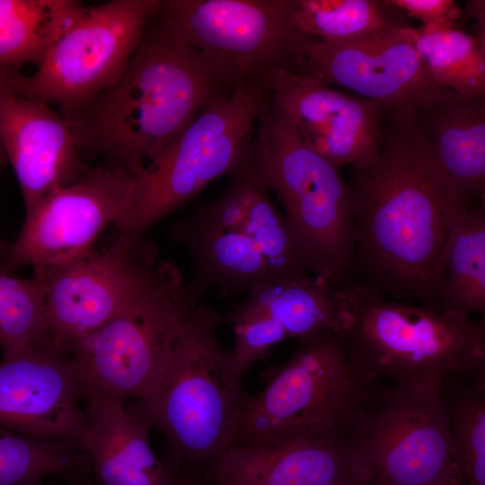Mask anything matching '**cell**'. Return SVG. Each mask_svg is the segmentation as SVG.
Masks as SVG:
<instances>
[{"instance_id":"1","label":"cell","mask_w":485,"mask_h":485,"mask_svg":"<svg viewBox=\"0 0 485 485\" xmlns=\"http://www.w3.org/2000/svg\"><path fill=\"white\" fill-rule=\"evenodd\" d=\"M390 116L377 156L350 168L357 240L349 283L425 305L453 216L463 206L418 111Z\"/></svg>"},{"instance_id":"2","label":"cell","mask_w":485,"mask_h":485,"mask_svg":"<svg viewBox=\"0 0 485 485\" xmlns=\"http://www.w3.org/2000/svg\"><path fill=\"white\" fill-rule=\"evenodd\" d=\"M219 89L199 54L158 12L116 82L64 118L82 155H101L136 176Z\"/></svg>"},{"instance_id":"3","label":"cell","mask_w":485,"mask_h":485,"mask_svg":"<svg viewBox=\"0 0 485 485\" xmlns=\"http://www.w3.org/2000/svg\"><path fill=\"white\" fill-rule=\"evenodd\" d=\"M342 331L367 377L417 392L439 390L446 375L485 384V314L439 311L349 283Z\"/></svg>"},{"instance_id":"4","label":"cell","mask_w":485,"mask_h":485,"mask_svg":"<svg viewBox=\"0 0 485 485\" xmlns=\"http://www.w3.org/2000/svg\"><path fill=\"white\" fill-rule=\"evenodd\" d=\"M261 379L264 387L242 407L232 447L349 436L388 389L355 366L343 333L335 331L300 339L294 354Z\"/></svg>"},{"instance_id":"5","label":"cell","mask_w":485,"mask_h":485,"mask_svg":"<svg viewBox=\"0 0 485 485\" xmlns=\"http://www.w3.org/2000/svg\"><path fill=\"white\" fill-rule=\"evenodd\" d=\"M230 177L220 197L170 228L192 259L186 287L197 304L211 287L223 296L248 295L262 284L313 275L248 158Z\"/></svg>"},{"instance_id":"6","label":"cell","mask_w":485,"mask_h":485,"mask_svg":"<svg viewBox=\"0 0 485 485\" xmlns=\"http://www.w3.org/2000/svg\"><path fill=\"white\" fill-rule=\"evenodd\" d=\"M223 322L224 315L201 304L155 389L135 401L151 428L163 434L175 461L188 471H208L233 446L248 396L244 372L219 342L217 328Z\"/></svg>"},{"instance_id":"7","label":"cell","mask_w":485,"mask_h":485,"mask_svg":"<svg viewBox=\"0 0 485 485\" xmlns=\"http://www.w3.org/2000/svg\"><path fill=\"white\" fill-rule=\"evenodd\" d=\"M256 123L249 163L282 204L288 229L313 274L345 287L357 240L349 184L269 102Z\"/></svg>"},{"instance_id":"8","label":"cell","mask_w":485,"mask_h":485,"mask_svg":"<svg viewBox=\"0 0 485 485\" xmlns=\"http://www.w3.org/2000/svg\"><path fill=\"white\" fill-rule=\"evenodd\" d=\"M199 305L176 265L158 260L121 310L70 348L82 399L125 402L147 397Z\"/></svg>"},{"instance_id":"9","label":"cell","mask_w":485,"mask_h":485,"mask_svg":"<svg viewBox=\"0 0 485 485\" xmlns=\"http://www.w3.org/2000/svg\"><path fill=\"white\" fill-rule=\"evenodd\" d=\"M267 96L257 83L215 95L192 123L134 176L114 221L116 231L145 235L212 181L231 176L248 158L253 126Z\"/></svg>"},{"instance_id":"10","label":"cell","mask_w":485,"mask_h":485,"mask_svg":"<svg viewBox=\"0 0 485 485\" xmlns=\"http://www.w3.org/2000/svg\"><path fill=\"white\" fill-rule=\"evenodd\" d=\"M163 0H112L85 7L31 75L1 66L19 95L75 112L121 75Z\"/></svg>"},{"instance_id":"11","label":"cell","mask_w":485,"mask_h":485,"mask_svg":"<svg viewBox=\"0 0 485 485\" xmlns=\"http://www.w3.org/2000/svg\"><path fill=\"white\" fill-rule=\"evenodd\" d=\"M159 13L218 84L233 88L290 67L307 38L291 26L284 0H163Z\"/></svg>"},{"instance_id":"12","label":"cell","mask_w":485,"mask_h":485,"mask_svg":"<svg viewBox=\"0 0 485 485\" xmlns=\"http://www.w3.org/2000/svg\"><path fill=\"white\" fill-rule=\"evenodd\" d=\"M367 485L461 481L445 403L438 391L390 387L350 433Z\"/></svg>"},{"instance_id":"13","label":"cell","mask_w":485,"mask_h":485,"mask_svg":"<svg viewBox=\"0 0 485 485\" xmlns=\"http://www.w3.org/2000/svg\"><path fill=\"white\" fill-rule=\"evenodd\" d=\"M158 261L145 235L114 231L101 250L41 276L50 344L69 353L118 313Z\"/></svg>"},{"instance_id":"14","label":"cell","mask_w":485,"mask_h":485,"mask_svg":"<svg viewBox=\"0 0 485 485\" xmlns=\"http://www.w3.org/2000/svg\"><path fill=\"white\" fill-rule=\"evenodd\" d=\"M134 175L105 162L75 183L46 196L28 214L0 270L31 265L41 276L82 258L97 236L116 220Z\"/></svg>"},{"instance_id":"15","label":"cell","mask_w":485,"mask_h":485,"mask_svg":"<svg viewBox=\"0 0 485 485\" xmlns=\"http://www.w3.org/2000/svg\"><path fill=\"white\" fill-rule=\"evenodd\" d=\"M407 26L348 45L305 38L290 68L377 101L390 115L419 111L444 88L421 61Z\"/></svg>"},{"instance_id":"16","label":"cell","mask_w":485,"mask_h":485,"mask_svg":"<svg viewBox=\"0 0 485 485\" xmlns=\"http://www.w3.org/2000/svg\"><path fill=\"white\" fill-rule=\"evenodd\" d=\"M68 353L51 345L3 356L0 426L37 438L78 442L85 412Z\"/></svg>"},{"instance_id":"17","label":"cell","mask_w":485,"mask_h":485,"mask_svg":"<svg viewBox=\"0 0 485 485\" xmlns=\"http://www.w3.org/2000/svg\"><path fill=\"white\" fill-rule=\"evenodd\" d=\"M0 139L19 181L26 214L91 168L68 122L47 103L17 94L0 66Z\"/></svg>"},{"instance_id":"18","label":"cell","mask_w":485,"mask_h":485,"mask_svg":"<svg viewBox=\"0 0 485 485\" xmlns=\"http://www.w3.org/2000/svg\"><path fill=\"white\" fill-rule=\"evenodd\" d=\"M209 485H367L350 435L269 447H231Z\"/></svg>"},{"instance_id":"19","label":"cell","mask_w":485,"mask_h":485,"mask_svg":"<svg viewBox=\"0 0 485 485\" xmlns=\"http://www.w3.org/2000/svg\"><path fill=\"white\" fill-rule=\"evenodd\" d=\"M78 444L99 485H181L177 470L156 457L152 428L135 401H86Z\"/></svg>"},{"instance_id":"20","label":"cell","mask_w":485,"mask_h":485,"mask_svg":"<svg viewBox=\"0 0 485 485\" xmlns=\"http://www.w3.org/2000/svg\"><path fill=\"white\" fill-rule=\"evenodd\" d=\"M418 114L457 202H485V94L444 88Z\"/></svg>"},{"instance_id":"21","label":"cell","mask_w":485,"mask_h":485,"mask_svg":"<svg viewBox=\"0 0 485 485\" xmlns=\"http://www.w3.org/2000/svg\"><path fill=\"white\" fill-rule=\"evenodd\" d=\"M425 306L485 314V202L456 209Z\"/></svg>"},{"instance_id":"22","label":"cell","mask_w":485,"mask_h":485,"mask_svg":"<svg viewBox=\"0 0 485 485\" xmlns=\"http://www.w3.org/2000/svg\"><path fill=\"white\" fill-rule=\"evenodd\" d=\"M252 315L272 319L288 338L298 340L324 331L342 332L348 317L342 288L316 276L257 286L224 316L227 322Z\"/></svg>"},{"instance_id":"23","label":"cell","mask_w":485,"mask_h":485,"mask_svg":"<svg viewBox=\"0 0 485 485\" xmlns=\"http://www.w3.org/2000/svg\"><path fill=\"white\" fill-rule=\"evenodd\" d=\"M291 26L330 45L368 40L405 26L388 0H284Z\"/></svg>"},{"instance_id":"24","label":"cell","mask_w":485,"mask_h":485,"mask_svg":"<svg viewBox=\"0 0 485 485\" xmlns=\"http://www.w3.org/2000/svg\"><path fill=\"white\" fill-rule=\"evenodd\" d=\"M84 8L72 0H0V65L40 66Z\"/></svg>"},{"instance_id":"25","label":"cell","mask_w":485,"mask_h":485,"mask_svg":"<svg viewBox=\"0 0 485 485\" xmlns=\"http://www.w3.org/2000/svg\"><path fill=\"white\" fill-rule=\"evenodd\" d=\"M406 31L439 86L467 95L485 94V43L456 28L425 31L407 26Z\"/></svg>"},{"instance_id":"26","label":"cell","mask_w":485,"mask_h":485,"mask_svg":"<svg viewBox=\"0 0 485 485\" xmlns=\"http://www.w3.org/2000/svg\"><path fill=\"white\" fill-rule=\"evenodd\" d=\"M463 485H485V384L454 374L439 386Z\"/></svg>"},{"instance_id":"27","label":"cell","mask_w":485,"mask_h":485,"mask_svg":"<svg viewBox=\"0 0 485 485\" xmlns=\"http://www.w3.org/2000/svg\"><path fill=\"white\" fill-rule=\"evenodd\" d=\"M89 473V459L78 442L37 438L0 426V485H31L48 475Z\"/></svg>"},{"instance_id":"28","label":"cell","mask_w":485,"mask_h":485,"mask_svg":"<svg viewBox=\"0 0 485 485\" xmlns=\"http://www.w3.org/2000/svg\"><path fill=\"white\" fill-rule=\"evenodd\" d=\"M383 112L377 101L351 95L332 120L326 137L312 150L340 170L368 164L382 146Z\"/></svg>"},{"instance_id":"29","label":"cell","mask_w":485,"mask_h":485,"mask_svg":"<svg viewBox=\"0 0 485 485\" xmlns=\"http://www.w3.org/2000/svg\"><path fill=\"white\" fill-rule=\"evenodd\" d=\"M50 345L45 294L36 278L0 270V348L3 356Z\"/></svg>"},{"instance_id":"30","label":"cell","mask_w":485,"mask_h":485,"mask_svg":"<svg viewBox=\"0 0 485 485\" xmlns=\"http://www.w3.org/2000/svg\"><path fill=\"white\" fill-rule=\"evenodd\" d=\"M227 322L233 325L235 335L230 351L244 373L253 362L263 358L272 346L288 338L281 325L266 316H244Z\"/></svg>"},{"instance_id":"31","label":"cell","mask_w":485,"mask_h":485,"mask_svg":"<svg viewBox=\"0 0 485 485\" xmlns=\"http://www.w3.org/2000/svg\"><path fill=\"white\" fill-rule=\"evenodd\" d=\"M407 16L419 20L425 31L454 28L461 18L462 9L454 0H388Z\"/></svg>"},{"instance_id":"32","label":"cell","mask_w":485,"mask_h":485,"mask_svg":"<svg viewBox=\"0 0 485 485\" xmlns=\"http://www.w3.org/2000/svg\"><path fill=\"white\" fill-rule=\"evenodd\" d=\"M6 163H8L7 155H6V153L4 151V148L3 144L1 142V139H0V171L2 170V168L4 166V164ZM10 246H11V244H8V243L4 242L0 238V264L6 258L7 254L9 252V250H10Z\"/></svg>"},{"instance_id":"33","label":"cell","mask_w":485,"mask_h":485,"mask_svg":"<svg viewBox=\"0 0 485 485\" xmlns=\"http://www.w3.org/2000/svg\"><path fill=\"white\" fill-rule=\"evenodd\" d=\"M182 481L184 485H209L203 481L198 475L190 472L182 473Z\"/></svg>"},{"instance_id":"34","label":"cell","mask_w":485,"mask_h":485,"mask_svg":"<svg viewBox=\"0 0 485 485\" xmlns=\"http://www.w3.org/2000/svg\"><path fill=\"white\" fill-rule=\"evenodd\" d=\"M86 474L70 475V485H93V483L85 477Z\"/></svg>"},{"instance_id":"35","label":"cell","mask_w":485,"mask_h":485,"mask_svg":"<svg viewBox=\"0 0 485 485\" xmlns=\"http://www.w3.org/2000/svg\"><path fill=\"white\" fill-rule=\"evenodd\" d=\"M445 485H463V483H462L461 481H454V482H451V483H448V484H445Z\"/></svg>"},{"instance_id":"36","label":"cell","mask_w":485,"mask_h":485,"mask_svg":"<svg viewBox=\"0 0 485 485\" xmlns=\"http://www.w3.org/2000/svg\"><path fill=\"white\" fill-rule=\"evenodd\" d=\"M180 483H181V485H184L183 481H182V477L181 475H180Z\"/></svg>"},{"instance_id":"37","label":"cell","mask_w":485,"mask_h":485,"mask_svg":"<svg viewBox=\"0 0 485 485\" xmlns=\"http://www.w3.org/2000/svg\"><path fill=\"white\" fill-rule=\"evenodd\" d=\"M31 485H41V481H38V482L33 483V484H31Z\"/></svg>"}]
</instances>
